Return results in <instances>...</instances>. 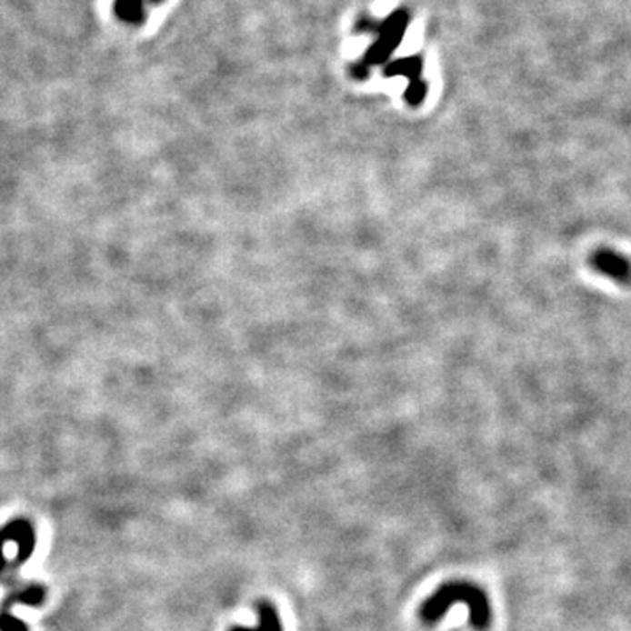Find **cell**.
Wrapping results in <instances>:
<instances>
[{
    "instance_id": "obj_1",
    "label": "cell",
    "mask_w": 631,
    "mask_h": 631,
    "mask_svg": "<svg viewBox=\"0 0 631 631\" xmlns=\"http://www.w3.org/2000/svg\"><path fill=\"white\" fill-rule=\"evenodd\" d=\"M455 604H463L470 610V623L476 630H487L491 625V607L485 591L470 583H447L423 604L421 619L428 625L438 621Z\"/></svg>"
},
{
    "instance_id": "obj_2",
    "label": "cell",
    "mask_w": 631,
    "mask_h": 631,
    "mask_svg": "<svg viewBox=\"0 0 631 631\" xmlns=\"http://www.w3.org/2000/svg\"><path fill=\"white\" fill-rule=\"evenodd\" d=\"M409 24H411V15L404 9L391 13L388 18L383 22H377L372 16L364 15L356 24V32L376 34V41L370 48L365 51L364 56L351 67L353 75L364 79L374 65L386 62L389 55L400 46Z\"/></svg>"
},
{
    "instance_id": "obj_3",
    "label": "cell",
    "mask_w": 631,
    "mask_h": 631,
    "mask_svg": "<svg viewBox=\"0 0 631 631\" xmlns=\"http://www.w3.org/2000/svg\"><path fill=\"white\" fill-rule=\"evenodd\" d=\"M385 75L386 77H396V75L406 77L409 81V86L406 90V100L411 105L423 104V100L426 97V92H428V86L423 79V58H421V55H413L407 58L393 60L391 64L386 65Z\"/></svg>"
},
{
    "instance_id": "obj_4",
    "label": "cell",
    "mask_w": 631,
    "mask_h": 631,
    "mask_svg": "<svg viewBox=\"0 0 631 631\" xmlns=\"http://www.w3.org/2000/svg\"><path fill=\"white\" fill-rule=\"evenodd\" d=\"M589 265L598 272L600 275L612 279L619 285H630L631 283V260L619 251H614L610 247L596 249L591 258Z\"/></svg>"
},
{
    "instance_id": "obj_5",
    "label": "cell",
    "mask_w": 631,
    "mask_h": 631,
    "mask_svg": "<svg viewBox=\"0 0 631 631\" xmlns=\"http://www.w3.org/2000/svg\"><path fill=\"white\" fill-rule=\"evenodd\" d=\"M256 610L260 616V625L258 628H243V626H235L230 631H285L283 630V623L279 619L277 610L272 607L268 602H258Z\"/></svg>"
},
{
    "instance_id": "obj_6",
    "label": "cell",
    "mask_w": 631,
    "mask_h": 631,
    "mask_svg": "<svg viewBox=\"0 0 631 631\" xmlns=\"http://www.w3.org/2000/svg\"><path fill=\"white\" fill-rule=\"evenodd\" d=\"M118 15L126 22L139 24L145 18V2L143 0H118Z\"/></svg>"
}]
</instances>
